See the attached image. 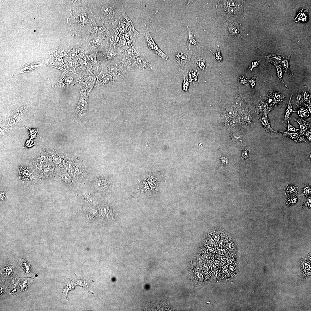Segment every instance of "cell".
I'll use <instances>...</instances> for the list:
<instances>
[{"mask_svg":"<svg viewBox=\"0 0 311 311\" xmlns=\"http://www.w3.org/2000/svg\"><path fill=\"white\" fill-rule=\"evenodd\" d=\"M108 70L109 73H115L118 70L117 69L115 66H112L109 67Z\"/></svg>","mask_w":311,"mask_h":311,"instance_id":"e575fe53","label":"cell"},{"mask_svg":"<svg viewBox=\"0 0 311 311\" xmlns=\"http://www.w3.org/2000/svg\"><path fill=\"white\" fill-rule=\"evenodd\" d=\"M106 29V28L105 26H101L99 27L98 31L99 33H101L104 32Z\"/></svg>","mask_w":311,"mask_h":311,"instance_id":"60d3db41","label":"cell"},{"mask_svg":"<svg viewBox=\"0 0 311 311\" xmlns=\"http://www.w3.org/2000/svg\"><path fill=\"white\" fill-rule=\"evenodd\" d=\"M69 65L70 67H73L74 65V61L71 60L69 61Z\"/></svg>","mask_w":311,"mask_h":311,"instance_id":"c3c4849f","label":"cell"},{"mask_svg":"<svg viewBox=\"0 0 311 311\" xmlns=\"http://www.w3.org/2000/svg\"><path fill=\"white\" fill-rule=\"evenodd\" d=\"M303 98L304 100L306 102L308 103V105H311L310 99L311 95L308 94V93L305 91H304L303 93Z\"/></svg>","mask_w":311,"mask_h":311,"instance_id":"4316f807","label":"cell"},{"mask_svg":"<svg viewBox=\"0 0 311 311\" xmlns=\"http://www.w3.org/2000/svg\"><path fill=\"white\" fill-rule=\"evenodd\" d=\"M62 179L63 181L66 183H68L71 181V177L69 175L67 174H63Z\"/></svg>","mask_w":311,"mask_h":311,"instance_id":"d6a6232c","label":"cell"},{"mask_svg":"<svg viewBox=\"0 0 311 311\" xmlns=\"http://www.w3.org/2000/svg\"><path fill=\"white\" fill-rule=\"evenodd\" d=\"M297 201V198L295 195H294L291 197L289 198L288 199L286 200L287 204L289 205H291L296 204Z\"/></svg>","mask_w":311,"mask_h":311,"instance_id":"83f0119b","label":"cell"},{"mask_svg":"<svg viewBox=\"0 0 311 311\" xmlns=\"http://www.w3.org/2000/svg\"><path fill=\"white\" fill-rule=\"evenodd\" d=\"M87 201L90 204L92 205L96 204V201L95 199L92 197H89L87 198Z\"/></svg>","mask_w":311,"mask_h":311,"instance_id":"f35d334b","label":"cell"},{"mask_svg":"<svg viewBox=\"0 0 311 311\" xmlns=\"http://www.w3.org/2000/svg\"><path fill=\"white\" fill-rule=\"evenodd\" d=\"M112 78L111 76H106L103 79V83L105 84L109 83V82L111 81Z\"/></svg>","mask_w":311,"mask_h":311,"instance_id":"ab89813d","label":"cell"},{"mask_svg":"<svg viewBox=\"0 0 311 311\" xmlns=\"http://www.w3.org/2000/svg\"><path fill=\"white\" fill-rule=\"evenodd\" d=\"M261 60H260L259 61H254V62H252L249 67V69L250 70L252 71L254 68L259 66L260 63H261Z\"/></svg>","mask_w":311,"mask_h":311,"instance_id":"f546056e","label":"cell"},{"mask_svg":"<svg viewBox=\"0 0 311 311\" xmlns=\"http://www.w3.org/2000/svg\"><path fill=\"white\" fill-rule=\"evenodd\" d=\"M291 55L288 56L282 57L281 61V65L284 72L286 73L289 76L293 75V73L289 67V62Z\"/></svg>","mask_w":311,"mask_h":311,"instance_id":"ba28073f","label":"cell"},{"mask_svg":"<svg viewBox=\"0 0 311 311\" xmlns=\"http://www.w3.org/2000/svg\"><path fill=\"white\" fill-rule=\"evenodd\" d=\"M87 107L86 99L81 96L79 102L76 107L75 112L79 116H82L85 115Z\"/></svg>","mask_w":311,"mask_h":311,"instance_id":"5b68a950","label":"cell"},{"mask_svg":"<svg viewBox=\"0 0 311 311\" xmlns=\"http://www.w3.org/2000/svg\"><path fill=\"white\" fill-rule=\"evenodd\" d=\"M294 120L299 123L300 126V131L302 133L306 132L308 129L311 127L310 123L306 121L302 118H295Z\"/></svg>","mask_w":311,"mask_h":311,"instance_id":"5bb4252c","label":"cell"},{"mask_svg":"<svg viewBox=\"0 0 311 311\" xmlns=\"http://www.w3.org/2000/svg\"><path fill=\"white\" fill-rule=\"evenodd\" d=\"M310 187L309 186H306L302 190V193L306 196L310 195Z\"/></svg>","mask_w":311,"mask_h":311,"instance_id":"f1b7e54d","label":"cell"},{"mask_svg":"<svg viewBox=\"0 0 311 311\" xmlns=\"http://www.w3.org/2000/svg\"><path fill=\"white\" fill-rule=\"evenodd\" d=\"M187 27L188 32V34H189V37H188V39L187 43V45L188 48L189 49H190V46L191 44H193V45L196 46L197 47L199 46H202V47H203L198 42L196 41L194 37L193 34L191 31L190 27L189 28L187 26Z\"/></svg>","mask_w":311,"mask_h":311,"instance_id":"7c38bea8","label":"cell"},{"mask_svg":"<svg viewBox=\"0 0 311 311\" xmlns=\"http://www.w3.org/2000/svg\"><path fill=\"white\" fill-rule=\"evenodd\" d=\"M304 99L302 94H298L296 97L295 106L297 109L302 106L303 104Z\"/></svg>","mask_w":311,"mask_h":311,"instance_id":"ac0fdd59","label":"cell"},{"mask_svg":"<svg viewBox=\"0 0 311 311\" xmlns=\"http://www.w3.org/2000/svg\"><path fill=\"white\" fill-rule=\"evenodd\" d=\"M298 188L294 185H288L286 186L284 191L285 194H290L297 192Z\"/></svg>","mask_w":311,"mask_h":311,"instance_id":"ffe728a7","label":"cell"},{"mask_svg":"<svg viewBox=\"0 0 311 311\" xmlns=\"http://www.w3.org/2000/svg\"><path fill=\"white\" fill-rule=\"evenodd\" d=\"M277 133H278L282 135H284V136H286L289 137L293 140L296 142H297L298 139H299L300 135L302 134H303V133L300 131L299 133L297 132H289L287 131H276Z\"/></svg>","mask_w":311,"mask_h":311,"instance_id":"8fae6325","label":"cell"},{"mask_svg":"<svg viewBox=\"0 0 311 311\" xmlns=\"http://www.w3.org/2000/svg\"><path fill=\"white\" fill-rule=\"evenodd\" d=\"M293 95V94H292L290 97L289 102L287 104L286 111L285 112L284 119L282 122V123H283L285 120H287V122H289V118L290 115L293 112H295L293 111V107L291 103V101Z\"/></svg>","mask_w":311,"mask_h":311,"instance_id":"2e32d148","label":"cell"},{"mask_svg":"<svg viewBox=\"0 0 311 311\" xmlns=\"http://www.w3.org/2000/svg\"><path fill=\"white\" fill-rule=\"evenodd\" d=\"M240 26V24L238 23H233L228 28V31L230 34L236 37H240L241 36L239 32Z\"/></svg>","mask_w":311,"mask_h":311,"instance_id":"e0dca14e","label":"cell"},{"mask_svg":"<svg viewBox=\"0 0 311 311\" xmlns=\"http://www.w3.org/2000/svg\"><path fill=\"white\" fill-rule=\"evenodd\" d=\"M263 108L260 114V120L266 131L268 133H277L276 131L274 130L271 127L268 117L267 107L265 102L263 103Z\"/></svg>","mask_w":311,"mask_h":311,"instance_id":"3957f363","label":"cell"},{"mask_svg":"<svg viewBox=\"0 0 311 311\" xmlns=\"http://www.w3.org/2000/svg\"><path fill=\"white\" fill-rule=\"evenodd\" d=\"M80 20L83 23H86L87 21V15L85 12H83L80 15Z\"/></svg>","mask_w":311,"mask_h":311,"instance_id":"4dcf8cb0","label":"cell"},{"mask_svg":"<svg viewBox=\"0 0 311 311\" xmlns=\"http://www.w3.org/2000/svg\"><path fill=\"white\" fill-rule=\"evenodd\" d=\"M176 58L178 63L181 66L185 65L187 62H189L191 57L189 56V54L180 52L176 55Z\"/></svg>","mask_w":311,"mask_h":311,"instance_id":"30bf717a","label":"cell"},{"mask_svg":"<svg viewBox=\"0 0 311 311\" xmlns=\"http://www.w3.org/2000/svg\"><path fill=\"white\" fill-rule=\"evenodd\" d=\"M302 133H303V134L305 135L307 137V138H308V140L310 141V142L311 141V133L310 131L307 130L306 131V132Z\"/></svg>","mask_w":311,"mask_h":311,"instance_id":"d590c367","label":"cell"},{"mask_svg":"<svg viewBox=\"0 0 311 311\" xmlns=\"http://www.w3.org/2000/svg\"><path fill=\"white\" fill-rule=\"evenodd\" d=\"M120 37L119 35L116 34L115 32V34L112 36L111 39L114 46H117L120 41Z\"/></svg>","mask_w":311,"mask_h":311,"instance_id":"484cf974","label":"cell"},{"mask_svg":"<svg viewBox=\"0 0 311 311\" xmlns=\"http://www.w3.org/2000/svg\"><path fill=\"white\" fill-rule=\"evenodd\" d=\"M132 46H134L130 38L124 36L120 38L117 46L124 50L125 51L128 50Z\"/></svg>","mask_w":311,"mask_h":311,"instance_id":"52a82bcc","label":"cell"},{"mask_svg":"<svg viewBox=\"0 0 311 311\" xmlns=\"http://www.w3.org/2000/svg\"><path fill=\"white\" fill-rule=\"evenodd\" d=\"M241 80V83L244 84H246L247 82L249 81L248 79L245 77H243Z\"/></svg>","mask_w":311,"mask_h":311,"instance_id":"7bdbcfd3","label":"cell"},{"mask_svg":"<svg viewBox=\"0 0 311 311\" xmlns=\"http://www.w3.org/2000/svg\"><path fill=\"white\" fill-rule=\"evenodd\" d=\"M42 63L40 62L34 63H27L20 70H19L15 75H18L20 74L26 73L29 72L33 70L36 69L41 66Z\"/></svg>","mask_w":311,"mask_h":311,"instance_id":"9c48e42d","label":"cell"},{"mask_svg":"<svg viewBox=\"0 0 311 311\" xmlns=\"http://www.w3.org/2000/svg\"><path fill=\"white\" fill-rule=\"evenodd\" d=\"M273 93L275 98L279 102L281 103L285 100V97L282 94L276 92H274Z\"/></svg>","mask_w":311,"mask_h":311,"instance_id":"cb8c5ba5","label":"cell"},{"mask_svg":"<svg viewBox=\"0 0 311 311\" xmlns=\"http://www.w3.org/2000/svg\"><path fill=\"white\" fill-rule=\"evenodd\" d=\"M308 10L303 8L297 12V16L295 19L294 23H302L305 24L308 20Z\"/></svg>","mask_w":311,"mask_h":311,"instance_id":"8992f818","label":"cell"},{"mask_svg":"<svg viewBox=\"0 0 311 311\" xmlns=\"http://www.w3.org/2000/svg\"><path fill=\"white\" fill-rule=\"evenodd\" d=\"M264 101L267 107L268 114L280 103L275 98L273 92H268L266 95Z\"/></svg>","mask_w":311,"mask_h":311,"instance_id":"277c9868","label":"cell"},{"mask_svg":"<svg viewBox=\"0 0 311 311\" xmlns=\"http://www.w3.org/2000/svg\"><path fill=\"white\" fill-rule=\"evenodd\" d=\"M66 168L68 170H71L73 169L72 165L70 163H68L66 165Z\"/></svg>","mask_w":311,"mask_h":311,"instance_id":"bcb514c9","label":"cell"},{"mask_svg":"<svg viewBox=\"0 0 311 311\" xmlns=\"http://www.w3.org/2000/svg\"><path fill=\"white\" fill-rule=\"evenodd\" d=\"M302 142H305L306 143H308V142H307L306 140L305 137L303 136V134H302L300 136L299 139H298L297 142L301 143Z\"/></svg>","mask_w":311,"mask_h":311,"instance_id":"74e56055","label":"cell"},{"mask_svg":"<svg viewBox=\"0 0 311 311\" xmlns=\"http://www.w3.org/2000/svg\"><path fill=\"white\" fill-rule=\"evenodd\" d=\"M115 33L120 38L124 36L130 38L135 46L139 33L135 29L133 21L127 15L123 6L121 17Z\"/></svg>","mask_w":311,"mask_h":311,"instance_id":"6da1fadb","label":"cell"},{"mask_svg":"<svg viewBox=\"0 0 311 311\" xmlns=\"http://www.w3.org/2000/svg\"><path fill=\"white\" fill-rule=\"evenodd\" d=\"M61 161V159L60 158L58 157H55L53 159V162L54 163L56 164H59L60 163Z\"/></svg>","mask_w":311,"mask_h":311,"instance_id":"f6af8a7d","label":"cell"},{"mask_svg":"<svg viewBox=\"0 0 311 311\" xmlns=\"http://www.w3.org/2000/svg\"><path fill=\"white\" fill-rule=\"evenodd\" d=\"M137 63L139 66L150 69L151 67V61L149 59L139 56L137 59Z\"/></svg>","mask_w":311,"mask_h":311,"instance_id":"9a60e30c","label":"cell"},{"mask_svg":"<svg viewBox=\"0 0 311 311\" xmlns=\"http://www.w3.org/2000/svg\"><path fill=\"white\" fill-rule=\"evenodd\" d=\"M256 78V77H255V76H254L252 79L251 80H249V81L253 90H254V87L255 85Z\"/></svg>","mask_w":311,"mask_h":311,"instance_id":"836d02e7","label":"cell"},{"mask_svg":"<svg viewBox=\"0 0 311 311\" xmlns=\"http://www.w3.org/2000/svg\"><path fill=\"white\" fill-rule=\"evenodd\" d=\"M24 173V175L25 177H28L30 176V173L29 171H25Z\"/></svg>","mask_w":311,"mask_h":311,"instance_id":"7dc6e473","label":"cell"},{"mask_svg":"<svg viewBox=\"0 0 311 311\" xmlns=\"http://www.w3.org/2000/svg\"><path fill=\"white\" fill-rule=\"evenodd\" d=\"M94 42L95 43L100 45L103 43V41L101 38L99 37H97L94 39Z\"/></svg>","mask_w":311,"mask_h":311,"instance_id":"8d00e7d4","label":"cell"},{"mask_svg":"<svg viewBox=\"0 0 311 311\" xmlns=\"http://www.w3.org/2000/svg\"><path fill=\"white\" fill-rule=\"evenodd\" d=\"M270 62L271 64L274 65L275 67H276L277 70V75H278V79L281 80V81L286 86V87H287V86L285 84L284 81H283V69L280 62L277 61H270Z\"/></svg>","mask_w":311,"mask_h":311,"instance_id":"4fadbf2b","label":"cell"},{"mask_svg":"<svg viewBox=\"0 0 311 311\" xmlns=\"http://www.w3.org/2000/svg\"><path fill=\"white\" fill-rule=\"evenodd\" d=\"M196 66L201 70H204L206 69V67L205 65V61L204 59L202 58H197L195 60Z\"/></svg>","mask_w":311,"mask_h":311,"instance_id":"603a6c76","label":"cell"},{"mask_svg":"<svg viewBox=\"0 0 311 311\" xmlns=\"http://www.w3.org/2000/svg\"><path fill=\"white\" fill-rule=\"evenodd\" d=\"M75 172L76 174H79L80 173V170L79 168H76L75 170Z\"/></svg>","mask_w":311,"mask_h":311,"instance_id":"681fc988","label":"cell"},{"mask_svg":"<svg viewBox=\"0 0 311 311\" xmlns=\"http://www.w3.org/2000/svg\"><path fill=\"white\" fill-rule=\"evenodd\" d=\"M266 60L270 61H277L280 62L282 57L280 55L270 54L265 57Z\"/></svg>","mask_w":311,"mask_h":311,"instance_id":"44dd1931","label":"cell"},{"mask_svg":"<svg viewBox=\"0 0 311 311\" xmlns=\"http://www.w3.org/2000/svg\"><path fill=\"white\" fill-rule=\"evenodd\" d=\"M215 238L216 239V240H217V241H218V236H217V235H215Z\"/></svg>","mask_w":311,"mask_h":311,"instance_id":"f907efd6","label":"cell"},{"mask_svg":"<svg viewBox=\"0 0 311 311\" xmlns=\"http://www.w3.org/2000/svg\"><path fill=\"white\" fill-rule=\"evenodd\" d=\"M89 58L91 61L93 63H96V57L94 55L92 54L89 56Z\"/></svg>","mask_w":311,"mask_h":311,"instance_id":"b9f144b4","label":"cell"},{"mask_svg":"<svg viewBox=\"0 0 311 311\" xmlns=\"http://www.w3.org/2000/svg\"><path fill=\"white\" fill-rule=\"evenodd\" d=\"M288 124L287 125V130L291 132H297L300 130L299 129H296L290 123V122H288Z\"/></svg>","mask_w":311,"mask_h":311,"instance_id":"1f68e13d","label":"cell"},{"mask_svg":"<svg viewBox=\"0 0 311 311\" xmlns=\"http://www.w3.org/2000/svg\"><path fill=\"white\" fill-rule=\"evenodd\" d=\"M143 32V34L145 37L146 42L150 49L162 57L164 60H168V57L158 47L150 34L149 30V25H145Z\"/></svg>","mask_w":311,"mask_h":311,"instance_id":"7a4b0ae2","label":"cell"},{"mask_svg":"<svg viewBox=\"0 0 311 311\" xmlns=\"http://www.w3.org/2000/svg\"><path fill=\"white\" fill-rule=\"evenodd\" d=\"M90 282H91V281ZM90 282L89 281H85L83 280V279L79 278L77 279V281L76 283V285L81 286L82 287H84L86 290L89 292L90 293H92V292H90L87 286L89 284Z\"/></svg>","mask_w":311,"mask_h":311,"instance_id":"d6986e66","label":"cell"},{"mask_svg":"<svg viewBox=\"0 0 311 311\" xmlns=\"http://www.w3.org/2000/svg\"><path fill=\"white\" fill-rule=\"evenodd\" d=\"M300 117L303 118H307L309 116L310 114L308 110L305 108L302 107L300 108L299 111L298 112Z\"/></svg>","mask_w":311,"mask_h":311,"instance_id":"7402d4cb","label":"cell"},{"mask_svg":"<svg viewBox=\"0 0 311 311\" xmlns=\"http://www.w3.org/2000/svg\"><path fill=\"white\" fill-rule=\"evenodd\" d=\"M214 58L216 59L217 61L220 63H223V58L221 56L219 45H218L217 51L215 54Z\"/></svg>","mask_w":311,"mask_h":311,"instance_id":"d4e9b609","label":"cell"},{"mask_svg":"<svg viewBox=\"0 0 311 311\" xmlns=\"http://www.w3.org/2000/svg\"><path fill=\"white\" fill-rule=\"evenodd\" d=\"M95 185L96 187L98 188H100L101 187V182L99 181H97L95 182Z\"/></svg>","mask_w":311,"mask_h":311,"instance_id":"ee69618b","label":"cell"}]
</instances>
